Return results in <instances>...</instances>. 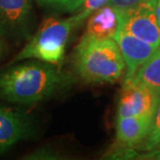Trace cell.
Masks as SVG:
<instances>
[{"label": "cell", "instance_id": "obj_16", "mask_svg": "<svg viewBox=\"0 0 160 160\" xmlns=\"http://www.w3.org/2000/svg\"><path fill=\"white\" fill-rule=\"evenodd\" d=\"M60 154L52 149H40L24 157V159H58Z\"/></svg>", "mask_w": 160, "mask_h": 160}, {"label": "cell", "instance_id": "obj_19", "mask_svg": "<svg viewBox=\"0 0 160 160\" xmlns=\"http://www.w3.org/2000/svg\"><path fill=\"white\" fill-rule=\"evenodd\" d=\"M5 52H6V46H5V44H4L3 40L0 38V61L3 58V56H4Z\"/></svg>", "mask_w": 160, "mask_h": 160}, {"label": "cell", "instance_id": "obj_3", "mask_svg": "<svg viewBox=\"0 0 160 160\" xmlns=\"http://www.w3.org/2000/svg\"><path fill=\"white\" fill-rule=\"evenodd\" d=\"M80 25L75 16L64 20L47 19L29 37L27 44L12 62L32 58L58 65L63 60L65 46L72 30Z\"/></svg>", "mask_w": 160, "mask_h": 160}, {"label": "cell", "instance_id": "obj_15", "mask_svg": "<svg viewBox=\"0 0 160 160\" xmlns=\"http://www.w3.org/2000/svg\"><path fill=\"white\" fill-rule=\"evenodd\" d=\"M149 1L155 3L158 2V0H109V5L113 6L119 12H124L136 7L144 2H149Z\"/></svg>", "mask_w": 160, "mask_h": 160}, {"label": "cell", "instance_id": "obj_7", "mask_svg": "<svg viewBox=\"0 0 160 160\" xmlns=\"http://www.w3.org/2000/svg\"><path fill=\"white\" fill-rule=\"evenodd\" d=\"M33 132L32 121L20 110L0 106V155Z\"/></svg>", "mask_w": 160, "mask_h": 160}, {"label": "cell", "instance_id": "obj_14", "mask_svg": "<svg viewBox=\"0 0 160 160\" xmlns=\"http://www.w3.org/2000/svg\"><path fill=\"white\" fill-rule=\"evenodd\" d=\"M109 0H86L82 5L83 9L80 11L79 13L75 15V17L78 19L80 24H82L87 18L90 17L92 13L102 8V6L109 5Z\"/></svg>", "mask_w": 160, "mask_h": 160}, {"label": "cell", "instance_id": "obj_9", "mask_svg": "<svg viewBox=\"0 0 160 160\" xmlns=\"http://www.w3.org/2000/svg\"><path fill=\"white\" fill-rule=\"evenodd\" d=\"M152 116L118 118L116 126L117 142L121 147L132 149L144 142L149 135Z\"/></svg>", "mask_w": 160, "mask_h": 160}, {"label": "cell", "instance_id": "obj_13", "mask_svg": "<svg viewBox=\"0 0 160 160\" xmlns=\"http://www.w3.org/2000/svg\"><path fill=\"white\" fill-rule=\"evenodd\" d=\"M41 6L62 12H73L79 8L86 0H37Z\"/></svg>", "mask_w": 160, "mask_h": 160}, {"label": "cell", "instance_id": "obj_2", "mask_svg": "<svg viewBox=\"0 0 160 160\" xmlns=\"http://www.w3.org/2000/svg\"><path fill=\"white\" fill-rule=\"evenodd\" d=\"M77 74L88 84L115 83L125 71L126 65L113 38H95L84 35L74 56Z\"/></svg>", "mask_w": 160, "mask_h": 160}, {"label": "cell", "instance_id": "obj_1", "mask_svg": "<svg viewBox=\"0 0 160 160\" xmlns=\"http://www.w3.org/2000/svg\"><path fill=\"white\" fill-rule=\"evenodd\" d=\"M71 78L48 62H26L0 72V97L13 103L33 104L62 91Z\"/></svg>", "mask_w": 160, "mask_h": 160}, {"label": "cell", "instance_id": "obj_18", "mask_svg": "<svg viewBox=\"0 0 160 160\" xmlns=\"http://www.w3.org/2000/svg\"><path fill=\"white\" fill-rule=\"evenodd\" d=\"M149 156L154 157V158H158V159H160V145L158 146V147H157L156 149H153V150H151Z\"/></svg>", "mask_w": 160, "mask_h": 160}, {"label": "cell", "instance_id": "obj_4", "mask_svg": "<svg viewBox=\"0 0 160 160\" xmlns=\"http://www.w3.org/2000/svg\"><path fill=\"white\" fill-rule=\"evenodd\" d=\"M33 23L30 0H0V37L13 41L29 38Z\"/></svg>", "mask_w": 160, "mask_h": 160}, {"label": "cell", "instance_id": "obj_17", "mask_svg": "<svg viewBox=\"0 0 160 160\" xmlns=\"http://www.w3.org/2000/svg\"><path fill=\"white\" fill-rule=\"evenodd\" d=\"M156 16H157V21L158 24L160 29V0H158L157 6H156Z\"/></svg>", "mask_w": 160, "mask_h": 160}, {"label": "cell", "instance_id": "obj_12", "mask_svg": "<svg viewBox=\"0 0 160 160\" xmlns=\"http://www.w3.org/2000/svg\"><path fill=\"white\" fill-rule=\"evenodd\" d=\"M160 145V97L155 110L152 124L148 137L144 141L143 150L151 151Z\"/></svg>", "mask_w": 160, "mask_h": 160}, {"label": "cell", "instance_id": "obj_10", "mask_svg": "<svg viewBox=\"0 0 160 160\" xmlns=\"http://www.w3.org/2000/svg\"><path fill=\"white\" fill-rule=\"evenodd\" d=\"M120 12L110 5H106L90 15L85 35L104 39L114 38L120 28Z\"/></svg>", "mask_w": 160, "mask_h": 160}, {"label": "cell", "instance_id": "obj_5", "mask_svg": "<svg viewBox=\"0 0 160 160\" xmlns=\"http://www.w3.org/2000/svg\"><path fill=\"white\" fill-rule=\"evenodd\" d=\"M155 2H144L128 11L120 12V28L139 39L156 47L160 46V29L156 16Z\"/></svg>", "mask_w": 160, "mask_h": 160}, {"label": "cell", "instance_id": "obj_8", "mask_svg": "<svg viewBox=\"0 0 160 160\" xmlns=\"http://www.w3.org/2000/svg\"><path fill=\"white\" fill-rule=\"evenodd\" d=\"M113 39L118 44L126 65L125 79L132 78L143 63L158 48L139 39L126 31L118 29Z\"/></svg>", "mask_w": 160, "mask_h": 160}, {"label": "cell", "instance_id": "obj_6", "mask_svg": "<svg viewBox=\"0 0 160 160\" xmlns=\"http://www.w3.org/2000/svg\"><path fill=\"white\" fill-rule=\"evenodd\" d=\"M160 95L132 79L124 80L118 105V118L154 116Z\"/></svg>", "mask_w": 160, "mask_h": 160}, {"label": "cell", "instance_id": "obj_11", "mask_svg": "<svg viewBox=\"0 0 160 160\" xmlns=\"http://www.w3.org/2000/svg\"><path fill=\"white\" fill-rule=\"evenodd\" d=\"M128 79L147 86L160 95V46Z\"/></svg>", "mask_w": 160, "mask_h": 160}]
</instances>
